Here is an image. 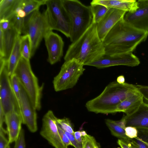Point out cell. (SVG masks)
Masks as SVG:
<instances>
[{
    "label": "cell",
    "instance_id": "cell-25",
    "mask_svg": "<svg viewBox=\"0 0 148 148\" xmlns=\"http://www.w3.org/2000/svg\"><path fill=\"white\" fill-rule=\"evenodd\" d=\"M20 50L21 56L29 60L31 57L32 43L29 35L21 36Z\"/></svg>",
    "mask_w": 148,
    "mask_h": 148
},
{
    "label": "cell",
    "instance_id": "cell-12",
    "mask_svg": "<svg viewBox=\"0 0 148 148\" xmlns=\"http://www.w3.org/2000/svg\"><path fill=\"white\" fill-rule=\"evenodd\" d=\"M140 62L139 58L132 53H130L113 56L104 55L99 60L88 65L98 69L118 65L134 67L138 65Z\"/></svg>",
    "mask_w": 148,
    "mask_h": 148
},
{
    "label": "cell",
    "instance_id": "cell-49",
    "mask_svg": "<svg viewBox=\"0 0 148 148\" xmlns=\"http://www.w3.org/2000/svg\"><path fill=\"white\" fill-rule=\"evenodd\" d=\"M117 148H120V147H117Z\"/></svg>",
    "mask_w": 148,
    "mask_h": 148
},
{
    "label": "cell",
    "instance_id": "cell-21",
    "mask_svg": "<svg viewBox=\"0 0 148 148\" xmlns=\"http://www.w3.org/2000/svg\"><path fill=\"white\" fill-rule=\"evenodd\" d=\"M22 0H0V19L8 20L16 13V9Z\"/></svg>",
    "mask_w": 148,
    "mask_h": 148
},
{
    "label": "cell",
    "instance_id": "cell-33",
    "mask_svg": "<svg viewBox=\"0 0 148 148\" xmlns=\"http://www.w3.org/2000/svg\"><path fill=\"white\" fill-rule=\"evenodd\" d=\"M125 130L126 135L130 138L132 139L137 137L138 131L136 127L131 126H126Z\"/></svg>",
    "mask_w": 148,
    "mask_h": 148
},
{
    "label": "cell",
    "instance_id": "cell-7",
    "mask_svg": "<svg viewBox=\"0 0 148 148\" xmlns=\"http://www.w3.org/2000/svg\"><path fill=\"white\" fill-rule=\"evenodd\" d=\"M51 30L44 15L39 11H35L24 18L21 33L30 36L32 43L31 57L34 54L42 38Z\"/></svg>",
    "mask_w": 148,
    "mask_h": 148
},
{
    "label": "cell",
    "instance_id": "cell-4",
    "mask_svg": "<svg viewBox=\"0 0 148 148\" xmlns=\"http://www.w3.org/2000/svg\"><path fill=\"white\" fill-rule=\"evenodd\" d=\"M71 20L69 38L73 42L77 40L93 23L90 6H86L77 0H61Z\"/></svg>",
    "mask_w": 148,
    "mask_h": 148
},
{
    "label": "cell",
    "instance_id": "cell-8",
    "mask_svg": "<svg viewBox=\"0 0 148 148\" xmlns=\"http://www.w3.org/2000/svg\"><path fill=\"white\" fill-rule=\"evenodd\" d=\"M84 66L75 59L65 61L60 72L54 78L55 91H60L73 87L85 70Z\"/></svg>",
    "mask_w": 148,
    "mask_h": 148
},
{
    "label": "cell",
    "instance_id": "cell-47",
    "mask_svg": "<svg viewBox=\"0 0 148 148\" xmlns=\"http://www.w3.org/2000/svg\"><path fill=\"white\" fill-rule=\"evenodd\" d=\"M94 148H99V147L97 143H96L95 145L94 146Z\"/></svg>",
    "mask_w": 148,
    "mask_h": 148
},
{
    "label": "cell",
    "instance_id": "cell-20",
    "mask_svg": "<svg viewBox=\"0 0 148 148\" xmlns=\"http://www.w3.org/2000/svg\"><path fill=\"white\" fill-rule=\"evenodd\" d=\"M3 32L4 56L3 58L8 61L16 39L21 34L12 25Z\"/></svg>",
    "mask_w": 148,
    "mask_h": 148
},
{
    "label": "cell",
    "instance_id": "cell-46",
    "mask_svg": "<svg viewBox=\"0 0 148 148\" xmlns=\"http://www.w3.org/2000/svg\"><path fill=\"white\" fill-rule=\"evenodd\" d=\"M82 148H87L83 140Z\"/></svg>",
    "mask_w": 148,
    "mask_h": 148
},
{
    "label": "cell",
    "instance_id": "cell-37",
    "mask_svg": "<svg viewBox=\"0 0 148 148\" xmlns=\"http://www.w3.org/2000/svg\"><path fill=\"white\" fill-rule=\"evenodd\" d=\"M69 140L75 148H82V145L79 143L76 140L74 135L64 131Z\"/></svg>",
    "mask_w": 148,
    "mask_h": 148
},
{
    "label": "cell",
    "instance_id": "cell-22",
    "mask_svg": "<svg viewBox=\"0 0 148 148\" xmlns=\"http://www.w3.org/2000/svg\"><path fill=\"white\" fill-rule=\"evenodd\" d=\"M21 36L20 35L17 38L8 60V71L10 77L13 74L21 57L20 50Z\"/></svg>",
    "mask_w": 148,
    "mask_h": 148
},
{
    "label": "cell",
    "instance_id": "cell-17",
    "mask_svg": "<svg viewBox=\"0 0 148 148\" xmlns=\"http://www.w3.org/2000/svg\"><path fill=\"white\" fill-rule=\"evenodd\" d=\"M5 122L10 144L15 142L20 133L23 124L20 113L15 111L9 112L5 115Z\"/></svg>",
    "mask_w": 148,
    "mask_h": 148
},
{
    "label": "cell",
    "instance_id": "cell-41",
    "mask_svg": "<svg viewBox=\"0 0 148 148\" xmlns=\"http://www.w3.org/2000/svg\"><path fill=\"white\" fill-rule=\"evenodd\" d=\"M117 142L121 148H132L126 142L123 140L118 139Z\"/></svg>",
    "mask_w": 148,
    "mask_h": 148
},
{
    "label": "cell",
    "instance_id": "cell-24",
    "mask_svg": "<svg viewBox=\"0 0 148 148\" xmlns=\"http://www.w3.org/2000/svg\"><path fill=\"white\" fill-rule=\"evenodd\" d=\"M105 123L113 136L125 141L130 139L126 135L125 129L118 124L115 121L107 119L105 120Z\"/></svg>",
    "mask_w": 148,
    "mask_h": 148
},
{
    "label": "cell",
    "instance_id": "cell-11",
    "mask_svg": "<svg viewBox=\"0 0 148 148\" xmlns=\"http://www.w3.org/2000/svg\"><path fill=\"white\" fill-rule=\"evenodd\" d=\"M20 110L23 124L31 132H36L38 130L36 110L21 84Z\"/></svg>",
    "mask_w": 148,
    "mask_h": 148
},
{
    "label": "cell",
    "instance_id": "cell-18",
    "mask_svg": "<svg viewBox=\"0 0 148 148\" xmlns=\"http://www.w3.org/2000/svg\"><path fill=\"white\" fill-rule=\"evenodd\" d=\"M141 94L136 89L116 107L115 113L123 112L126 115H129L136 111L144 102Z\"/></svg>",
    "mask_w": 148,
    "mask_h": 148
},
{
    "label": "cell",
    "instance_id": "cell-6",
    "mask_svg": "<svg viewBox=\"0 0 148 148\" xmlns=\"http://www.w3.org/2000/svg\"><path fill=\"white\" fill-rule=\"evenodd\" d=\"M47 8L43 13L49 29L61 32L69 38L71 23L61 0H46Z\"/></svg>",
    "mask_w": 148,
    "mask_h": 148
},
{
    "label": "cell",
    "instance_id": "cell-30",
    "mask_svg": "<svg viewBox=\"0 0 148 148\" xmlns=\"http://www.w3.org/2000/svg\"><path fill=\"white\" fill-rule=\"evenodd\" d=\"M57 122L60 127L65 132L74 135V131L70 121L66 118H57Z\"/></svg>",
    "mask_w": 148,
    "mask_h": 148
},
{
    "label": "cell",
    "instance_id": "cell-31",
    "mask_svg": "<svg viewBox=\"0 0 148 148\" xmlns=\"http://www.w3.org/2000/svg\"><path fill=\"white\" fill-rule=\"evenodd\" d=\"M6 134H7L6 130L3 127H0V148H6L10 144L8 139L5 136Z\"/></svg>",
    "mask_w": 148,
    "mask_h": 148
},
{
    "label": "cell",
    "instance_id": "cell-40",
    "mask_svg": "<svg viewBox=\"0 0 148 148\" xmlns=\"http://www.w3.org/2000/svg\"><path fill=\"white\" fill-rule=\"evenodd\" d=\"M74 135L78 143L82 145L83 137L82 136L81 132L79 131L74 132Z\"/></svg>",
    "mask_w": 148,
    "mask_h": 148
},
{
    "label": "cell",
    "instance_id": "cell-32",
    "mask_svg": "<svg viewBox=\"0 0 148 148\" xmlns=\"http://www.w3.org/2000/svg\"><path fill=\"white\" fill-rule=\"evenodd\" d=\"M14 142V148H25V131L23 128L18 138Z\"/></svg>",
    "mask_w": 148,
    "mask_h": 148
},
{
    "label": "cell",
    "instance_id": "cell-44",
    "mask_svg": "<svg viewBox=\"0 0 148 148\" xmlns=\"http://www.w3.org/2000/svg\"><path fill=\"white\" fill-rule=\"evenodd\" d=\"M17 14L19 17L22 18H25L26 16L25 12L23 10L19 11Z\"/></svg>",
    "mask_w": 148,
    "mask_h": 148
},
{
    "label": "cell",
    "instance_id": "cell-5",
    "mask_svg": "<svg viewBox=\"0 0 148 148\" xmlns=\"http://www.w3.org/2000/svg\"><path fill=\"white\" fill-rule=\"evenodd\" d=\"M15 74L28 96L35 109L40 110L43 86H40L31 69L30 61L21 57L14 70Z\"/></svg>",
    "mask_w": 148,
    "mask_h": 148
},
{
    "label": "cell",
    "instance_id": "cell-48",
    "mask_svg": "<svg viewBox=\"0 0 148 148\" xmlns=\"http://www.w3.org/2000/svg\"><path fill=\"white\" fill-rule=\"evenodd\" d=\"M6 148H11L10 146V144L9 145H8Z\"/></svg>",
    "mask_w": 148,
    "mask_h": 148
},
{
    "label": "cell",
    "instance_id": "cell-39",
    "mask_svg": "<svg viewBox=\"0 0 148 148\" xmlns=\"http://www.w3.org/2000/svg\"><path fill=\"white\" fill-rule=\"evenodd\" d=\"M11 26L10 21L8 20L1 19L0 21V28L3 31L8 29Z\"/></svg>",
    "mask_w": 148,
    "mask_h": 148
},
{
    "label": "cell",
    "instance_id": "cell-36",
    "mask_svg": "<svg viewBox=\"0 0 148 148\" xmlns=\"http://www.w3.org/2000/svg\"><path fill=\"white\" fill-rule=\"evenodd\" d=\"M138 91L141 94L143 100L148 103V86L136 85Z\"/></svg>",
    "mask_w": 148,
    "mask_h": 148
},
{
    "label": "cell",
    "instance_id": "cell-42",
    "mask_svg": "<svg viewBox=\"0 0 148 148\" xmlns=\"http://www.w3.org/2000/svg\"><path fill=\"white\" fill-rule=\"evenodd\" d=\"M5 114L1 106L0 105V127H3L5 121Z\"/></svg>",
    "mask_w": 148,
    "mask_h": 148
},
{
    "label": "cell",
    "instance_id": "cell-28",
    "mask_svg": "<svg viewBox=\"0 0 148 148\" xmlns=\"http://www.w3.org/2000/svg\"><path fill=\"white\" fill-rule=\"evenodd\" d=\"M11 85L17 100L19 109L20 106L21 83L16 75L13 74L10 77Z\"/></svg>",
    "mask_w": 148,
    "mask_h": 148
},
{
    "label": "cell",
    "instance_id": "cell-38",
    "mask_svg": "<svg viewBox=\"0 0 148 148\" xmlns=\"http://www.w3.org/2000/svg\"><path fill=\"white\" fill-rule=\"evenodd\" d=\"M0 57L4 58V32L0 28Z\"/></svg>",
    "mask_w": 148,
    "mask_h": 148
},
{
    "label": "cell",
    "instance_id": "cell-26",
    "mask_svg": "<svg viewBox=\"0 0 148 148\" xmlns=\"http://www.w3.org/2000/svg\"><path fill=\"white\" fill-rule=\"evenodd\" d=\"M46 0H23V9L26 16L31 12L39 10L42 5L45 4Z\"/></svg>",
    "mask_w": 148,
    "mask_h": 148
},
{
    "label": "cell",
    "instance_id": "cell-9",
    "mask_svg": "<svg viewBox=\"0 0 148 148\" xmlns=\"http://www.w3.org/2000/svg\"><path fill=\"white\" fill-rule=\"evenodd\" d=\"M0 63V105L5 115L13 111L21 114L8 73V61L1 60Z\"/></svg>",
    "mask_w": 148,
    "mask_h": 148
},
{
    "label": "cell",
    "instance_id": "cell-45",
    "mask_svg": "<svg viewBox=\"0 0 148 148\" xmlns=\"http://www.w3.org/2000/svg\"><path fill=\"white\" fill-rule=\"evenodd\" d=\"M81 133L82 137H84L88 135L85 131L83 130L81 131Z\"/></svg>",
    "mask_w": 148,
    "mask_h": 148
},
{
    "label": "cell",
    "instance_id": "cell-29",
    "mask_svg": "<svg viewBox=\"0 0 148 148\" xmlns=\"http://www.w3.org/2000/svg\"><path fill=\"white\" fill-rule=\"evenodd\" d=\"M24 18L19 17L17 14L15 13L10 16L8 20L21 34L23 26Z\"/></svg>",
    "mask_w": 148,
    "mask_h": 148
},
{
    "label": "cell",
    "instance_id": "cell-14",
    "mask_svg": "<svg viewBox=\"0 0 148 148\" xmlns=\"http://www.w3.org/2000/svg\"><path fill=\"white\" fill-rule=\"evenodd\" d=\"M126 12L125 11L117 9L108 8L104 17L96 24L98 35L102 42L116 24L123 18Z\"/></svg>",
    "mask_w": 148,
    "mask_h": 148
},
{
    "label": "cell",
    "instance_id": "cell-3",
    "mask_svg": "<svg viewBox=\"0 0 148 148\" xmlns=\"http://www.w3.org/2000/svg\"><path fill=\"white\" fill-rule=\"evenodd\" d=\"M136 89V85L114 81L106 86L99 96L88 101L85 106L88 111L97 114L115 113L117 106Z\"/></svg>",
    "mask_w": 148,
    "mask_h": 148
},
{
    "label": "cell",
    "instance_id": "cell-35",
    "mask_svg": "<svg viewBox=\"0 0 148 148\" xmlns=\"http://www.w3.org/2000/svg\"><path fill=\"white\" fill-rule=\"evenodd\" d=\"M83 140L87 148H94V146L97 143L94 137L88 135L83 137Z\"/></svg>",
    "mask_w": 148,
    "mask_h": 148
},
{
    "label": "cell",
    "instance_id": "cell-23",
    "mask_svg": "<svg viewBox=\"0 0 148 148\" xmlns=\"http://www.w3.org/2000/svg\"><path fill=\"white\" fill-rule=\"evenodd\" d=\"M137 129V137L125 141L132 148H148V129Z\"/></svg>",
    "mask_w": 148,
    "mask_h": 148
},
{
    "label": "cell",
    "instance_id": "cell-43",
    "mask_svg": "<svg viewBox=\"0 0 148 148\" xmlns=\"http://www.w3.org/2000/svg\"><path fill=\"white\" fill-rule=\"evenodd\" d=\"M116 82L120 84H123L125 83V78L123 75L119 76L117 78Z\"/></svg>",
    "mask_w": 148,
    "mask_h": 148
},
{
    "label": "cell",
    "instance_id": "cell-34",
    "mask_svg": "<svg viewBox=\"0 0 148 148\" xmlns=\"http://www.w3.org/2000/svg\"><path fill=\"white\" fill-rule=\"evenodd\" d=\"M58 130L61 138L65 145L67 147L69 146H73L64 131L60 127L57 122Z\"/></svg>",
    "mask_w": 148,
    "mask_h": 148
},
{
    "label": "cell",
    "instance_id": "cell-13",
    "mask_svg": "<svg viewBox=\"0 0 148 148\" xmlns=\"http://www.w3.org/2000/svg\"><path fill=\"white\" fill-rule=\"evenodd\" d=\"M137 2V9L134 12H127L123 19L135 28L148 32V0H138Z\"/></svg>",
    "mask_w": 148,
    "mask_h": 148
},
{
    "label": "cell",
    "instance_id": "cell-2",
    "mask_svg": "<svg viewBox=\"0 0 148 148\" xmlns=\"http://www.w3.org/2000/svg\"><path fill=\"white\" fill-rule=\"evenodd\" d=\"M105 54V48L93 23L77 40L69 46L64 57L65 61L75 59L84 65L96 61Z\"/></svg>",
    "mask_w": 148,
    "mask_h": 148
},
{
    "label": "cell",
    "instance_id": "cell-15",
    "mask_svg": "<svg viewBox=\"0 0 148 148\" xmlns=\"http://www.w3.org/2000/svg\"><path fill=\"white\" fill-rule=\"evenodd\" d=\"M47 50L48 61L53 64L60 60L63 55L64 42L62 37L52 30L48 32L44 37Z\"/></svg>",
    "mask_w": 148,
    "mask_h": 148
},
{
    "label": "cell",
    "instance_id": "cell-16",
    "mask_svg": "<svg viewBox=\"0 0 148 148\" xmlns=\"http://www.w3.org/2000/svg\"><path fill=\"white\" fill-rule=\"evenodd\" d=\"M123 117L126 122V127L148 129V103L144 102L136 111Z\"/></svg>",
    "mask_w": 148,
    "mask_h": 148
},
{
    "label": "cell",
    "instance_id": "cell-10",
    "mask_svg": "<svg viewBox=\"0 0 148 148\" xmlns=\"http://www.w3.org/2000/svg\"><path fill=\"white\" fill-rule=\"evenodd\" d=\"M57 119L52 111H48L42 118L40 134L54 148H68L61 138L58 128Z\"/></svg>",
    "mask_w": 148,
    "mask_h": 148
},
{
    "label": "cell",
    "instance_id": "cell-27",
    "mask_svg": "<svg viewBox=\"0 0 148 148\" xmlns=\"http://www.w3.org/2000/svg\"><path fill=\"white\" fill-rule=\"evenodd\" d=\"M90 6L93 15V23L97 24L104 17L109 8L99 4L90 5Z\"/></svg>",
    "mask_w": 148,
    "mask_h": 148
},
{
    "label": "cell",
    "instance_id": "cell-19",
    "mask_svg": "<svg viewBox=\"0 0 148 148\" xmlns=\"http://www.w3.org/2000/svg\"><path fill=\"white\" fill-rule=\"evenodd\" d=\"M99 4L108 8L122 10L126 12H132L138 8L137 1L134 0H93L90 5Z\"/></svg>",
    "mask_w": 148,
    "mask_h": 148
},
{
    "label": "cell",
    "instance_id": "cell-1",
    "mask_svg": "<svg viewBox=\"0 0 148 148\" xmlns=\"http://www.w3.org/2000/svg\"><path fill=\"white\" fill-rule=\"evenodd\" d=\"M148 36V32L135 28L123 18L111 29L102 42L105 55L113 56L132 53Z\"/></svg>",
    "mask_w": 148,
    "mask_h": 148
}]
</instances>
